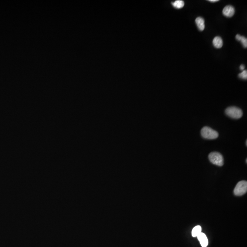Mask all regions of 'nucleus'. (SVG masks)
Returning a JSON list of instances; mask_svg holds the SVG:
<instances>
[{
	"label": "nucleus",
	"mask_w": 247,
	"mask_h": 247,
	"mask_svg": "<svg viewBox=\"0 0 247 247\" xmlns=\"http://www.w3.org/2000/svg\"><path fill=\"white\" fill-rule=\"evenodd\" d=\"M222 13L226 17H231L234 15L235 9L233 6L228 5L223 8Z\"/></svg>",
	"instance_id": "obj_5"
},
{
	"label": "nucleus",
	"mask_w": 247,
	"mask_h": 247,
	"mask_svg": "<svg viewBox=\"0 0 247 247\" xmlns=\"http://www.w3.org/2000/svg\"><path fill=\"white\" fill-rule=\"evenodd\" d=\"M236 39L238 41H240L242 44L243 45L244 48H247V39L245 37L241 36L240 34H237L236 36Z\"/></svg>",
	"instance_id": "obj_9"
},
{
	"label": "nucleus",
	"mask_w": 247,
	"mask_h": 247,
	"mask_svg": "<svg viewBox=\"0 0 247 247\" xmlns=\"http://www.w3.org/2000/svg\"><path fill=\"white\" fill-rule=\"evenodd\" d=\"M245 68V66H244V65H241L240 66V69L241 70H244Z\"/></svg>",
	"instance_id": "obj_13"
},
{
	"label": "nucleus",
	"mask_w": 247,
	"mask_h": 247,
	"mask_svg": "<svg viewBox=\"0 0 247 247\" xmlns=\"http://www.w3.org/2000/svg\"><path fill=\"white\" fill-rule=\"evenodd\" d=\"M172 6L177 9H181L184 7L185 2L182 0H177L172 2Z\"/></svg>",
	"instance_id": "obj_10"
},
{
	"label": "nucleus",
	"mask_w": 247,
	"mask_h": 247,
	"mask_svg": "<svg viewBox=\"0 0 247 247\" xmlns=\"http://www.w3.org/2000/svg\"><path fill=\"white\" fill-rule=\"evenodd\" d=\"M202 228L200 226H197L193 228L192 231V236L193 237H197L198 235L201 232Z\"/></svg>",
	"instance_id": "obj_11"
},
{
	"label": "nucleus",
	"mask_w": 247,
	"mask_h": 247,
	"mask_svg": "<svg viewBox=\"0 0 247 247\" xmlns=\"http://www.w3.org/2000/svg\"><path fill=\"white\" fill-rule=\"evenodd\" d=\"M209 159L213 164L218 166H222L224 164L223 156L218 152H212L209 155Z\"/></svg>",
	"instance_id": "obj_3"
},
{
	"label": "nucleus",
	"mask_w": 247,
	"mask_h": 247,
	"mask_svg": "<svg viewBox=\"0 0 247 247\" xmlns=\"http://www.w3.org/2000/svg\"><path fill=\"white\" fill-rule=\"evenodd\" d=\"M195 23L198 29L200 31H202L205 29V20L201 17H198L195 19Z\"/></svg>",
	"instance_id": "obj_7"
},
{
	"label": "nucleus",
	"mask_w": 247,
	"mask_h": 247,
	"mask_svg": "<svg viewBox=\"0 0 247 247\" xmlns=\"http://www.w3.org/2000/svg\"><path fill=\"white\" fill-rule=\"evenodd\" d=\"M238 76L239 78L244 79V80H247V70H244L243 72H242L241 73H240L238 75Z\"/></svg>",
	"instance_id": "obj_12"
},
{
	"label": "nucleus",
	"mask_w": 247,
	"mask_h": 247,
	"mask_svg": "<svg viewBox=\"0 0 247 247\" xmlns=\"http://www.w3.org/2000/svg\"><path fill=\"white\" fill-rule=\"evenodd\" d=\"M246 146H247V141H246Z\"/></svg>",
	"instance_id": "obj_15"
},
{
	"label": "nucleus",
	"mask_w": 247,
	"mask_h": 247,
	"mask_svg": "<svg viewBox=\"0 0 247 247\" xmlns=\"http://www.w3.org/2000/svg\"><path fill=\"white\" fill-rule=\"evenodd\" d=\"M201 135L203 138L210 140L216 139L219 136L217 131L207 127H204L201 129Z\"/></svg>",
	"instance_id": "obj_1"
},
{
	"label": "nucleus",
	"mask_w": 247,
	"mask_h": 247,
	"mask_svg": "<svg viewBox=\"0 0 247 247\" xmlns=\"http://www.w3.org/2000/svg\"><path fill=\"white\" fill-rule=\"evenodd\" d=\"M213 44L215 48L220 49L223 46V40L220 37H216L213 39Z\"/></svg>",
	"instance_id": "obj_8"
},
{
	"label": "nucleus",
	"mask_w": 247,
	"mask_h": 247,
	"mask_svg": "<svg viewBox=\"0 0 247 247\" xmlns=\"http://www.w3.org/2000/svg\"><path fill=\"white\" fill-rule=\"evenodd\" d=\"M225 113L228 116L234 119L241 118L243 115L241 109L236 107H228L226 109Z\"/></svg>",
	"instance_id": "obj_2"
},
{
	"label": "nucleus",
	"mask_w": 247,
	"mask_h": 247,
	"mask_svg": "<svg viewBox=\"0 0 247 247\" xmlns=\"http://www.w3.org/2000/svg\"><path fill=\"white\" fill-rule=\"evenodd\" d=\"M247 191V181L243 180L237 183L234 189V193L236 196H241L246 193Z\"/></svg>",
	"instance_id": "obj_4"
},
{
	"label": "nucleus",
	"mask_w": 247,
	"mask_h": 247,
	"mask_svg": "<svg viewBox=\"0 0 247 247\" xmlns=\"http://www.w3.org/2000/svg\"><path fill=\"white\" fill-rule=\"evenodd\" d=\"M197 238L199 241L200 245L202 247H206L208 244V240L206 235L203 232H200L197 236Z\"/></svg>",
	"instance_id": "obj_6"
},
{
	"label": "nucleus",
	"mask_w": 247,
	"mask_h": 247,
	"mask_svg": "<svg viewBox=\"0 0 247 247\" xmlns=\"http://www.w3.org/2000/svg\"><path fill=\"white\" fill-rule=\"evenodd\" d=\"M209 1L211 2H217V1H218V0H209Z\"/></svg>",
	"instance_id": "obj_14"
}]
</instances>
